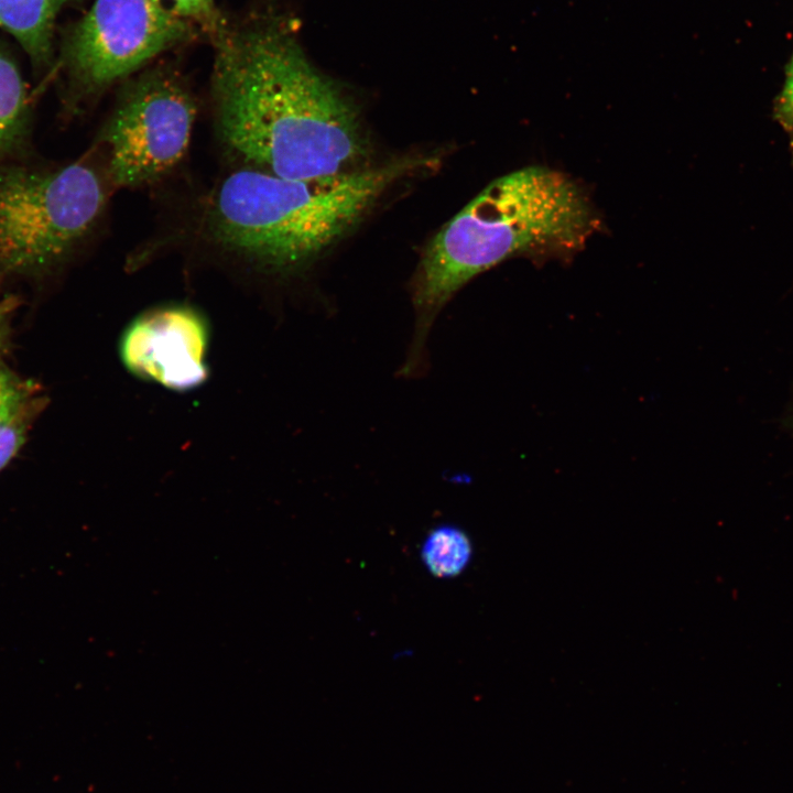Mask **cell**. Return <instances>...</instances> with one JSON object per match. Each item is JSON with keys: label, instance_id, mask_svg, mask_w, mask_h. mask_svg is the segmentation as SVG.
Here are the masks:
<instances>
[{"label": "cell", "instance_id": "cell-4", "mask_svg": "<svg viewBox=\"0 0 793 793\" xmlns=\"http://www.w3.org/2000/svg\"><path fill=\"white\" fill-rule=\"evenodd\" d=\"M106 170L0 166V272L30 274L68 259L94 232L109 200Z\"/></svg>", "mask_w": 793, "mask_h": 793}, {"label": "cell", "instance_id": "cell-15", "mask_svg": "<svg viewBox=\"0 0 793 793\" xmlns=\"http://www.w3.org/2000/svg\"><path fill=\"white\" fill-rule=\"evenodd\" d=\"M2 305H0V345L3 336V326H4V309Z\"/></svg>", "mask_w": 793, "mask_h": 793}, {"label": "cell", "instance_id": "cell-7", "mask_svg": "<svg viewBox=\"0 0 793 793\" xmlns=\"http://www.w3.org/2000/svg\"><path fill=\"white\" fill-rule=\"evenodd\" d=\"M210 326L187 304L149 308L123 328L118 354L133 377L169 390L186 392L209 377Z\"/></svg>", "mask_w": 793, "mask_h": 793}, {"label": "cell", "instance_id": "cell-6", "mask_svg": "<svg viewBox=\"0 0 793 793\" xmlns=\"http://www.w3.org/2000/svg\"><path fill=\"white\" fill-rule=\"evenodd\" d=\"M195 35V25L156 0H96L68 46L74 79L97 93Z\"/></svg>", "mask_w": 793, "mask_h": 793}, {"label": "cell", "instance_id": "cell-11", "mask_svg": "<svg viewBox=\"0 0 793 793\" xmlns=\"http://www.w3.org/2000/svg\"><path fill=\"white\" fill-rule=\"evenodd\" d=\"M175 15L218 35L225 28L214 0H156Z\"/></svg>", "mask_w": 793, "mask_h": 793}, {"label": "cell", "instance_id": "cell-13", "mask_svg": "<svg viewBox=\"0 0 793 793\" xmlns=\"http://www.w3.org/2000/svg\"><path fill=\"white\" fill-rule=\"evenodd\" d=\"M774 117L785 131L793 153V56L786 72L784 86L775 101Z\"/></svg>", "mask_w": 793, "mask_h": 793}, {"label": "cell", "instance_id": "cell-9", "mask_svg": "<svg viewBox=\"0 0 793 793\" xmlns=\"http://www.w3.org/2000/svg\"><path fill=\"white\" fill-rule=\"evenodd\" d=\"M29 121L25 87L15 65L0 52V154L22 140Z\"/></svg>", "mask_w": 793, "mask_h": 793}, {"label": "cell", "instance_id": "cell-8", "mask_svg": "<svg viewBox=\"0 0 793 793\" xmlns=\"http://www.w3.org/2000/svg\"><path fill=\"white\" fill-rule=\"evenodd\" d=\"M67 0H0V26L11 33L36 63L48 61L54 22Z\"/></svg>", "mask_w": 793, "mask_h": 793}, {"label": "cell", "instance_id": "cell-14", "mask_svg": "<svg viewBox=\"0 0 793 793\" xmlns=\"http://www.w3.org/2000/svg\"><path fill=\"white\" fill-rule=\"evenodd\" d=\"M26 421L22 415L0 431V470L15 456L24 443Z\"/></svg>", "mask_w": 793, "mask_h": 793}, {"label": "cell", "instance_id": "cell-5", "mask_svg": "<svg viewBox=\"0 0 793 793\" xmlns=\"http://www.w3.org/2000/svg\"><path fill=\"white\" fill-rule=\"evenodd\" d=\"M196 116L195 98L175 73L154 69L130 82L99 135L111 185L149 186L171 173L188 150Z\"/></svg>", "mask_w": 793, "mask_h": 793}, {"label": "cell", "instance_id": "cell-2", "mask_svg": "<svg viewBox=\"0 0 793 793\" xmlns=\"http://www.w3.org/2000/svg\"><path fill=\"white\" fill-rule=\"evenodd\" d=\"M595 227L584 195L556 171L525 167L490 183L441 228L422 254L410 290L413 333L398 377L426 373L435 319L472 279L513 256L575 251Z\"/></svg>", "mask_w": 793, "mask_h": 793}, {"label": "cell", "instance_id": "cell-3", "mask_svg": "<svg viewBox=\"0 0 793 793\" xmlns=\"http://www.w3.org/2000/svg\"><path fill=\"white\" fill-rule=\"evenodd\" d=\"M430 161L403 156L317 180L236 170L206 199L205 237L253 270L291 276L344 238L392 185Z\"/></svg>", "mask_w": 793, "mask_h": 793}, {"label": "cell", "instance_id": "cell-10", "mask_svg": "<svg viewBox=\"0 0 793 793\" xmlns=\"http://www.w3.org/2000/svg\"><path fill=\"white\" fill-rule=\"evenodd\" d=\"M472 546L467 534L453 525L433 529L423 542L421 556L431 574L439 578L454 577L469 564Z\"/></svg>", "mask_w": 793, "mask_h": 793}, {"label": "cell", "instance_id": "cell-12", "mask_svg": "<svg viewBox=\"0 0 793 793\" xmlns=\"http://www.w3.org/2000/svg\"><path fill=\"white\" fill-rule=\"evenodd\" d=\"M28 394L15 376L0 367V431L24 414Z\"/></svg>", "mask_w": 793, "mask_h": 793}, {"label": "cell", "instance_id": "cell-1", "mask_svg": "<svg viewBox=\"0 0 793 793\" xmlns=\"http://www.w3.org/2000/svg\"><path fill=\"white\" fill-rule=\"evenodd\" d=\"M216 39L214 119L231 154L290 180L357 170L368 152L358 109L286 24L224 30Z\"/></svg>", "mask_w": 793, "mask_h": 793}]
</instances>
